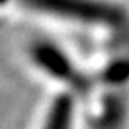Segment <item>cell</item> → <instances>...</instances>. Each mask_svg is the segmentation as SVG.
Segmentation results:
<instances>
[{"label":"cell","mask_w":129,"mask_h":129,"mask_svg":"<svg viewBox=\"0 0 129 129\" xmlns=\"http://www.w3.org/2000/svg\"><path fill=\"white\" fill-rule=\"evenodd\" d=\"M30 9L48 13L61 18L84 23H99L106 27H125L127 14L113 4L101 0H20Z\"/></svg>","instance_id":"cell-1"},{"label":"cell","mask_w":129,"mask_h":129,"mask_svg":"<svg viewBox=\"0 0 129 129\" xmlns=\"http://www.w3.org/2000/svg\"><path fill=\"white\" fill-rule=\"evenodd\" d=\"M72 120H74V104L70 97L61 95L50 106L41 129H70Z\"/></svg>","instance_id":"cell-2"}]
</instances>
